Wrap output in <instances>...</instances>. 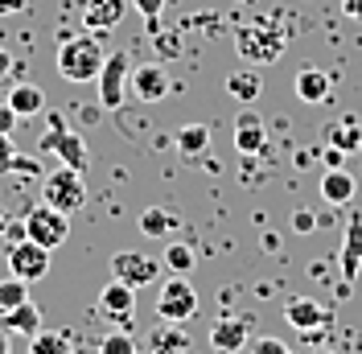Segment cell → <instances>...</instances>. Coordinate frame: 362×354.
<instances>
[{
  "instance_id": "6da1fadb",
  "label": "cell",
  "mask_w": 362,
  "mask_h": 354,
  "mask_svg": "<svg viewBox=\"0 0 362 354\" xmlns=\"http://www.w3.org/2000/svg\"><path fill=\"white\" fill-rule=\"evenodd\" d=\"M235 45H239V58L251 62V67H268V62H280L284 45H288V29L276 21V17H255V21L239 25L235 29Z\"/></svg>"
},
{
  "instance_id": "7a4b0ae2",
  "label": "cell",
  "mask_w": 362,
  "mask_h": 354,
  "mask_svg": "<svg viewBox=\"0 0 362 354\" xmlns=\"http://www.w3.org/2000/svg\"><path fill=\"white\" fill-rule=\"evenodd\" d=\"M103 70V38L99 33H74L58 45V74L66 83H95Z\"/></svg>"
},
{
  "instance_id": "3957f363",
  "label": "cell",
  "mask_w": 362,
  "mask_h": 354,
  "mask_svg": "<svg viewBox=\"0 0 362 354\" xmlns=\"http://www.w3.org/2000/svg\"><path fill=\"white\" fill-rule=\"evenodd\" d=\"M37 153H54L62 165L78 169V173L90 165L87 140H83L78 132H70L66 115H58V111H49V115H45V136H42V144H37Z\"/></svg>"
},
{
  "instance_id": "277c9868",
  "label": "cell",
  "mask_w": 362,
  "mask_h": 354,
  "mask_svg": "<svg viewBox=\"0 0 362 354\" xmlns=\"http://www.w3.org/2000/svg\"><path fill=\"white\" fill-rule=\"evenodd\" d=\"M42 202L58 206V210H66V215H78V210L87 206V181H83V173L70 169V165L54 169V173H45L42 177Z\"/></svg>"
},
{
  "instance_id": "5b68a950",
  "label": "cell",
  "mask_w": 362,
  "mask_h": 354,
  "mask_svg": "<svg viewBox=\"0 0 362 354\" xmlns=\"http://www.w3.org/2000/svg\"><path fill=\"white\" fill-rule=\"evenodd\" d=\"M25 239L49 247V251L62 247L70 239V215L66 210H58V206H49V202L33 206V210L25 215Z\"/></svg>"
},
{
  "instance_id": "8992f818",
  "label": "cell",
  "mask_w": 362,
  "mask_h": 354,
  "mask_svg": "<svg viewBox=\"0 0 362 354\" xmlns=\"http://www.w3.org/2000/svg\"><path fill=\"white\" fill-rule=\"evenodd\" d=\"M194 313H198V288L173 272L157 292V317L160 321H189Z\"/></svg>"
},
{
  "instance_id": "52a82bcc",
  "label": "cell",
  "mask_w": 362,
  "mask_h": 354,
  "mask_svg": "<svg viewBox=\"0 0 362 354\" xmlns=\"http://www.w3.org/2000/svg\"><path fill=\"white\" fill-rule=\"evenodd\" d=\"M128 74H132V58L128 54H107L103 58V70H99V103L103 108H119L128 99Z\"/></svg>"
},
{
  "instance_id": "ba28073f",
  "label": "cell",
  "mask_w": 362,
  "mask_h": 354,
  "mask_svg": "<svg viewBox=\"0 0 362 354\" xmlns=\"http://www.w3.org/2000/svg\"><path fill=\"white\" fill-rule=\"evenodd\" d=\"M8 272L13 276H21L25 285H33V280H42L45 272H49V247L33 244V239H17V244L8 247Z\"/></svg>"
},
{
  "instance_id": "9c48e42d",
  "label": "cell",
  "mask_w": 362,
  "mask_h": 354,
  "mask_svg": "<svg viewBox=\"0 0 362 354\" xmlns=\"http://www.w3.org/2000/svg\"><path fill=\"white\" fill-rule=\"evenodd\" d=\"M112 276L115 280H124V285H153L160 276V264L153 260V256H144V251H115L112 256Z\"/></svg>"
},
{
  "instance_id": "30bf717a",
  "label": "cell",
  "mask_w": 362,
  "mask_h": 354,
  "mask_svg": "<svg viewBox=\"0 0 362 354\" xmlns=\"http://www.w3.org/2000/svg\"><path fill=\"white\" fill-rule=\"evenodd\" d=\"M338 264H341V292H350V285L358 280V272H362V215H350V222H346Z\"/></svg>"
},
{
  "instance_id": "8fae6325",
  "label": "cell",
  "mask_w": 362,
  "mask_h": 354,
  "mask_svg": "<svg viewBox=\"0 0 362 354\" xmlns=\"http://www.w3.org/2000/svg\"><path fill=\"white\" fill-rule=\"evenodd\" d=\"M284 321L296 333H313L321 326H329L334 313L325 309V305H317V301H309V297H293V301H284Z\"/></svg>"
},
{
  "instance_id": "7c38bea8",
  "label": "cell",
  "mask_w": 362,
  "mask_h": 354,
  "mask_svg": "<svg viewBox=\"0 0 362 354\" xmlns=\"http://www.w3.org/2000/svg\"><path fill=\"white\" fill-rule=\"evenodd\" d=\"M235 149L243 156H259L268 149V128H264V115H255V111H239V120H235Z\"/></svg>"
},
{
  "instance_id": "4fadbf2b",
  "label": "cell",
  "mask_w": 362,
  "mask_h": 354,
  "mask_svg": "<svg viewBox=\"0 0 362 354\" xmlns=\"http://www.w3.org/2000/svg\"><path fill=\"white\" fill-rule=\"evenodd\" d=\"M169 87H173V83H169L165 67H157V62L132 70V95L136 99H144V103H160V99L169 95Z\"/></svg>"
},
{
  "instance_id": "5bb4252c",
  "label": "cell",
  "mask_w": 362,
  "mask_h": 354,
  "mask_svg": "<svg viewBox=\"0 0 362 354\" xmlns=\"http://www.w3.org/2000/svg\"><path fill=\"white\" fill-rule=\"evenodd\" d=\"M210 346L218 354H239L247 346V317H218L210 326Z\"/></svg>"
},
{
  "instance_id": "9a60e30c",
  "label": "cell",
  "mask_w": 362,
  "mask_h": 354,
  "mask_svg": "<svg viewBox=\"0 0 362 354\" xmlns=\"http://www.w3.org/2000/svg\"><path fill=\"white\" fill-rule=\"evenodd\" d=\"M99 309L107 313L112 321H132L136 317V288L124 285V280H112V285L99 292Z\"/></svg>"
},
{
  "instance_id": "2e32d148",
  "label": "cell",
  "mask_w": 362,
  "mask_h": 354,
  "mask_svg": "<svg viewBox=\"0 0 362 354\" xmlns=\"http://www.w3.org/2000/svg\"><path fill=\"white\" fill-rule=\"evenodd\" d=\"M124 0H87V8H83V25H87L90 33H112L115 25L124 21Z\"/></svg>"
},
{
  "instance_id": "e0dca14e",
  "label": "cell",
  "mask_w": 362,
  "mask_h": 354,
  "mask_svg": "<svg viewBox=\"0 0 362 354\" xmlns=\"http://www.w3.org/2000/svg\"><path fill=\"white\" fill-rule=\"evenodd\" d=\"M325 144H334V149H341V153H358L362 149V120L358 115H338L329 128H325Z\"/></svg>"
},
{
  "instance_id": "ac0fdd59",
  "label": "cell",
  "mask_w": 362,
  "mask_h": 354,
  "mask_svg": "<svg viewBox=\"0 0 362 354\" xmlns=\"http://www.w3.org/2000/svg\"><path fill=\"white\" fill-rule=\"evenodd\" d=\"M0 330L33 338V333L42 330V309H37L33 301H21V305H13V309H4V313H0Z\"/></svg>"
},
{
  "instance_id": "d6986e66",
  "label": "cell",
  "mask_w": 362,
  "mask_h": 354,
  "mask_svg": "<svg viewBox=\"0 0 362 354\" xmlns=\"http://www.w3.org/2000/svg\"><path fill=\"white\" fill-rule=\"evenodd\" d=\"M148 354H189V338L181 330V321H160L148 333Z\"/></svg>"
},
{
  "instance_id": "ffe728a7",
  "label": "cell",
  "mask_w": 362,
  "mask_h": 354,
  "mask_svg": "<svg viewBox=\"0 0 362 354\" xmlns=\"http://www.w3.org/2000/svg\"><path fill=\"white\" fill-rule=\"evenodd\" d=\"M293 91H296V99L300 103H325L329 99V74L325 70H296V79H293Z\"/></svg>"
},
{
  "instance_id": "44dd1931",
  "label": "cell",
  "mask_w": 362,
  "mask_h": 354,
  "mask_svg": "<svg viewBox=\"0 0 362 354\" xmlns=\"http://www.w3.org/2000/svg\"><path fill=\"white\" fill-rule=\"evenodd\" d=\"M173 144H177V153L185 161H202L210 153V128L206 124H185L177 136H173Z\"/></svg>"
},
{
  "instance_id": "7402d4cb",
  "label": "cell",
  "mask_w": 362,
  "mask_h": 354,
  "mask_svg": "<svg viewBox=\"0 0 362 354\" xmlns=\"http://www.w3.org/2000/svg\"><path fill=\"white\" fill-rule=\"evenodd\" d=\"M321 198L329 202V206H346V202L354 198V177L346 173V169H325L321 173Z\"/></svg>"
},
{
  "instance_id": "603a6c76",
  "label": "cell",
  "mask_w": 362,
  "mask_h": 354,
  "mask_svg": "<svg viewBox=\"0 0 362 354\" xmlns=\"http://www.w3.org/2000/svg\"><path fill=\"white\" fill-rule=\"evenodd\" d=\"M8 108L17 111V115H37L45 111V91L37 83H17V87H8Z\"/></svg>"
},
{
  "instance_id": "cb8c5ba5",
  "label": "cell",
  "mask_w": 362,
  "mask_h": 354,
  "mask_svg": "<svg viewBox=\"0 0 362 354\" xmlns=\"http://www.w3.org/2000/svg\"><path fill=\"white\" fill-rule=\"evenodd\" d=\"M177 215L173 210H165V206H148L144 215H140V231L148 235V239H165L169 231H177Z\"/></svg>"
},
{
  "instance_id": "d4e9b609",
  "label": "cell",
  "mask_w": 362,
  "mask_h": 354,
  "mask_svg": "<svg viewBox=\"0 0 362 354\" xmlns=\"http://www.w3.org/2000/svg\"><path fill=\"white\" fill-rule=\"evenodd\" d=\"M226 91H230V99H239V103H255V99L264 95V79H259L255 70H239V74L226 79Z\"/></svg>"
},
{
  "instance_id": "484cf974",
  "label": "cell",
  "mask_w": 362,
  "mask_h": 354,
  "mask_svg": "<svg viewBox=\"0 0 362 354\" xmlns=\"http://www.w3.org/2000/svg\"><path fill=\"white\" fill-rule=\"evenodd\" d=\"M29 354H70V338L54 330H37L29 338Z\"/></svg>"
},
{
  "instance_id": "4316f807",
  "label": "cell",
  "mask_w": 362,
  "mask_h": 354,
  "mask_svg": "<svg viewBox=\"0 0 362 354\" xmlns=\"http://www.w3.org/2000/svg\"><path fill=\"white\" fill-rule=\"evenodd\" d=\"M194 264H198V256H194L189 244H169L165 247V268H169V272L185 276V272H194Z\"/></svg>"
},
{
  "instance_id": "83f0119b",
  "label": "cell",
  "mask_w": 362,
  "mask_h": 354,
  "mask_svg": "<svg viewBox=\"0 0 362 354\" xmlns=\"http://www.w3.org/2000/svg\"><path fill=\"white\" fill-rule=\"evenodd\" d=\"M29 301V285H25L21 276H8V280H0V313L13 309V305H21Z\"/></svg>"
},
{
  "instance_id": "f1b7e54d",
  "label": "cell",
  "mask_w": 362,
  "mask_h": 354,
  "mask_svg": "<svg viewBox=\"0 0 362 354\" xmlns=\"http://www.w3.org/2000/svg\"><path fill=\"white\" fill-rule=\"evenodd\" d=\"M99 354H140V346H136L132 333L115 330V333H107V338L99 342Z\"/></svg>"
},
{
  "instance_id": "f546056e",
  "label": "cell",
  "mask_w": 362,
  "mask_h": 354,
  "mask_svg": "<svg viewBox=\"0 0 362 354\" xmlns=\"http://www.w3.org/2000/svg\"><path fill=\"white\" fill-rule=\"evenodd\" d=\"M17 144H13V136H0V173H17Z\"/></svg>"
},
{
  "instance_id": "4dcf8cb0",
  "label": "cell",
  "mask_w": 362,
  "mask_h": 354,
  "mask_svg": "<svg viewBox=\"0 0 362 354\" xmlns=\"http://www.w3.org/2000/svg\"><path fill=\"white\" fill-rule=\"evenodd\" d=\"M251 354H293V350H288L280 338H255V342H251Z\"/></svg>"
},
{
  "instance_id": "1f68e13d",
  "label": "cell",
  "mask_w": 362,
  "mask_h": 354,
  "mask_svg": "<svg viewBox=\"0 0 362 354\" xmlns=\"http://www.w3.org/2000/svg\"><path fill=\"white\" fill-rule=\"evenodd\" d=\"M132 4L140 8V17H148V21H157L165 13V0H132Z\"/></svg>"
},
{
  "instance_id": "d6a6232c",
  "label": "cell",
  "mask_w": 362,
  "mask_h": 354,
  "mask_svg": "<svg viewBox=\"0 0 362 354\" xmlns=\"http://www.w3.org/2000/svg\"><path fill=\"white\" fill-rule=\"evenodd\" d=\"M313 227H317V219L309 215V210H296V215H293V231H296V235H309Z\"/></svg>"
},
{
  "instance_id": "836d02e7",
  "label": "cell",
  "mask_w": 362,
  "mask_h": 354,
  "mask_svg": "<svg viewBox=\"0 0 362 354\" xmlns=\"http://www.w3.org/2000/svg\"><path fill=\"white\" fill-rule=\"evenodd\" d=\"M17 120H21V115H17V111H13L8 103H4V108H0V136H13Z\"/></svg>"
},
{
  "instance_id": "e575fe53",
  "label": "cell",
  "mask_w": 362,
  "mask_h": 354,
  "mask_svg": "<svg viewBox=\"0 0 362 354\" xmlns=\"http://www.w3.org/2000/svg\"><path fill=\"white\" fill-rule=\"evenodd\" d=\"M25 4L29 0H0V17H17V13H25Z\"/></svg>"
},
{
  "instance_id": "d590c367",
  "label": "cell",
  "mask_w": 362,
  "mask_h": 354,
  "mask_svg": "<svg viewBox=\"0 0 362 354\" xmlns=\"http://www.w3.org/2000/svg\"><path fill=\"white\" fill-rule=\"evenodd\" d=\"M341 13H346L350 21H362V0H341Z\"/></svg>"
},
{
  "instance_id": "8d00e7d4",
  "label": "cell",
  "mask_w": 362,
  "mask_h": 354,
  "mask_svg": "<svg viewBox=\"0 0 362 354\" xmlns=\"http://www.w3.org/2000/svg\"><path fill=\"white\" fill-rule=\"evenodd\" d=\"M8 74H13V54H8V50L0 45V83H4Z\"/></svg>"
},
{
  "instance_id": "74e56055",
  "label": "cell",
  "mask_w": 362,
  "mask_h": 354,
  "mask_svg": "<svg viewBox=\"0 0 362 354\" xmlns=\"http://www.w3.org/2000/svg\"><path fill=\"white\" fill-rule=\"evenodd\" d=\"M157 50L165 54V58H173V50H177V38L169 33V38H157Z\"/></svg>"
},
{
  "instance_id": "f35d334b",
  "label": "cell",
  "mask_w": 362,
  "mask_h": 354,
  "mask_svg": "<svg viewBox=\"0 0 362 354\" xmlns=\"http://www.w3.org/2000/svg\"><path fill=\"white\" fill-rule=\"evenodd\" d=\"M0 354H13V350H8V338H4V330H0Z\"/></svg>"
},
{
  "instance_id": "ab89813d",
  "label": "cell",
  "mask_w": 362,
  "mask_h": 354,
  "mask_svg": "<svg viewBox=\"0 0 362 354\" xmlns=\"http://www.w3.org/2000/svg\"><path fill=\"white\" fill-rule=\"evenodd\" d=\"M4 227H8V222H4V210H0V231H4Z\"/></svg>"
},
{
  "instance_id": "60d3db41",
  "label": "cell",
  "mask_w": 362,
  "mask_h": 354,
  "mask_svg": "<svg viewBox=\"0 0 362 354\" xmlns=\"http://www.w3.org/2000/svg\"><path fill=\"white\" fill-rule=\"evenodd\" d=\"M309 354H338V350H309Z\"/></svg>"
}]
</instances>
